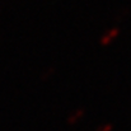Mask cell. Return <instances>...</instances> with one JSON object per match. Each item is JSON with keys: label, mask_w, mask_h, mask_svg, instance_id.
<instances>
[{"label": "cell", "mask_w": 131, "mask_h": 131, "mask_svg": "<svg viewBox=\"0 0 131 131\" xmlns=\"http://www.w3.org/2000/svg\"><path fill=\"white\" fill-rule=\"evenodd\" d=\"M118 33H120V29H118V28H112V29H110L106 35L102 36L101 45H102V46H107L108 43H111V42L118 36Z\"/></svg>", "instance_id": "1"}, {"label": "cell", "mask_w": 131, "mask_h": 131, "mask_svg": "<svg viewBox=\"0 0 131 131\" xmlns=\"http://www.w3.org/2000/svg\"><path fill=\"white\" fill-rule=\"evenodd\" d=\"M53 73H55V68H53V66H51V68H47V70L45 71L42 75H41V82H45V80L50 79V78L52 77V74H53Z\"/></svg>", "instance_id": "3"}, {"label": "cell", "mask_w": 131, "mask_h": 131, "mask_svg": "<svg viewBox=\"0 0 131 131\" xmlns=\"http://www.w3.org/2000/svg\"><path fill=\"white\" fill-rule=\"evenodd\" d=\"M112 125L111 124H107V125H104V126H102V127H99L97 131H112Z\"/></svg>", "instance_id": "4"}, {"label": "cell", "mask_w": 131, "mask_h": 131, "mask_svg": "<svg viewBox=\"0 0 131 131\" xmlns=\"http://www.w3.org/2000/svg\"><path fill=\"white\" fill-rule=\"evenodd\" d=\"M83 116H84V108H79V110H77V111L68 118V124H69V125H74V124H77Z\"/></svg>", "instance_id": "2"}]
</instances>
